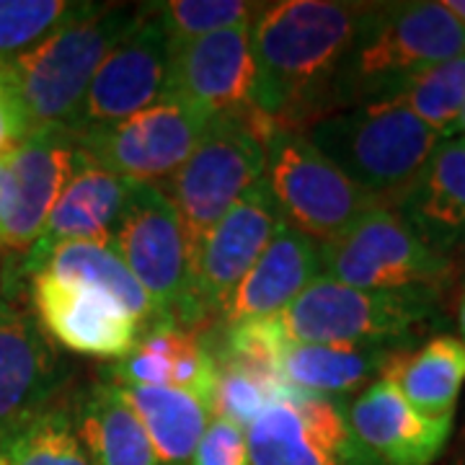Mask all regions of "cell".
Segmentation results:
<instances>
[{"label": "cell", "mask_w": 465, "mask_h": 465, "mask_svg": "<svg viewBox=\"0 0 465 465\" xmlns=\"http://www.w3.org/2000/svg\"><path fill=\"white\" fill-rule=\"evenodd\" d=\"M372 3L284 0L251 21L253 109L274 127L305 130L331 114L336 73L365 26Z\"/></svg>", "instance_id": "6da1fadb"}, {"label": "cell", "mask_w": 465, "mask_h": 465, "mask_svg": "<svg viewBox=\"0 0 465 465\" xmlns=\"http://www.w3.org/2000/svg\"><path fill=\"white\" fill-rule=\"evenodd\" d=\"M465 54V26L445 3H372L331 91V114L393 101L424 70Z\"/></svg>", "instance_id": "7a4b0ae2"}, {"label": "cell", "mask_w": 465, "mask_h": 465, "mask_svg": "<svg viewBox=\"0 0 465 465\" xmlns=\"http://www.w3.org/2000/svg\"><path fill=\"white\" fill-rule=\"evenodd\" d=\"M302 133L381 204L399 207L442 140L399 101L351 106Z\"/></svg>", "instance_id": "3957f363"}, {"label": "cell", "mask_w": 465, "mask_h": 465, "mask_svg": "<svg viewBox=\"0 0 465 465\" xmlns=\"http://www.w3.org/2000/svg\"><path fill=\"white\" fill-rule=\"evenodd\" d=\"M284 333L298 344L409 347L442 321L437 290H357L318 277L287 305Z\"/></svg>", "instance_id": "277c9868"}, {"label": "cell", "mask_w": 465, "mask_h": 465, "mask_svg": "<svg viewBox=\"0 0 465 465\" xmlns=\"http://www.w3.org/2000/svg\"><path fill=\"white\" fill-rule=\"evenodd\" d=\"M140 5H96L57 26L34 47L11 57L34 127H73L91 78L104 57L130 34Z\"/></svg>", "instance_id": "5b68a950"}, {"label": "cell", "mask_w": 465, "mask_h": 465, "mask_svg": "<svg viewBox=\"0 0 465 465\" xmlns=\"http://www.w3.org/2000/svg\"><path fill=\"white\" fill-rule=\"evenodd\" d=\"M269 127L259 112L213 116L186 161L158 183L182 223L189 256L246 189L264 179Z\"/></svg>", "instance_id": "8992f818"}, {"label": "cell", "mask_w": 465, "mask_h": 465, "mask_svg": "<svg viewBox=\"0 0 465 465\" xmlns=\"http://www.w3.org/2000/svg\"><path fill=\"white\" fill-rule=\"evenodd\" d=\"M264 182L280 217L316 243L339 238L367 210L381 204L302 130L272 124L264 134Z\"/></svg>", "instance_id": "52a82bcc"}, {"label": "cell", "mask_w": 465, "mask_h": 465, "mask_svg": "<svg viewBox=\"0 0 465 465\" xmlns=\"http://www.w3.org/2000/svg\"><path fill=\"white\" fill-rule=\"evenodd\" d=\"M452 256L430 246L396 207L367 210L347 232L321 243V277L357 290H442Z\"/></svg>", "instance_id": "ba28073f"}, {"label": "cell", "mask_w": 465, "mask_h": 465, "mask_svg": "<svg viewBox=\"0 0 465 465\" xmlns=\"http://www.w3.org/2000/svg\"><path fill=\"white\" fill-rule=\"evenodd\" d=\"M112 246L145 290L161 326L189 331L192 256L176 210L158 183H133Z\"/></svg>", "instance_id": "9c48e42d"}, {"label": "cell", "mask_w": 465, "mask_h": 465, "mask_svg": "<svg viewBox=\"0 0 465 465\" xmlns=\"http://www.w3.org/2000/svg\"><path fill=\"white\" fill-rule=\"evenodd\" d=\"M251 465H378L351 434L347 403L287 388L249 430Z\"/></svg>", "instance_id": "30bf717a"}, {"label": "cell", "mask_w": 465, "mask_h": 465, "mask_svg": "<svg viewBox=\"0 0 465 465\" xmlns=\"http://www.w3.org/2000/svg\"><path fill=\"white\" fill-rule=\"evenodd\" d=\"M280 223L274 197L264 179H259L202 238L192 251L189 333L215 323L225 300L262 256Z\"/></svg>", "instance_id": "8fae6325"}, {"label": "cell", "mask_w": 465, "mask_h": 465, "mask_svg": "<svg viewBox=\"0 0 465 465\" xmlns=\"http://www.w3.org/2000/svg\"><path fill=\"white\" fill-rule=\"evenodd\" d=\"M213 116L161 101L112 124L73 133L91 161L133 183H163L186 161Z\"/></svg>", "instance_id": "7c38bea8"}, {"label": "cell", "mask_w": 465, "mask_h": 465, "mask_svg": "<svg viewBox=\"0 0 465 465\" xmlns=\"http://www.w3.org/2000/svg\"><path fill=\"white\" fill-rule=\"evenodd\" d=\"M18 290H0V445L52 409L65 385V367Z\"/></svg>", "instance_id": "4fadbf2b"}, {"label": "cell", "mask_w": 465, "mask_h": 465, "mask_svg": "<svg viewBox=\"0 0 465 465\" xmlns=\"http://www.w3.org/2000/svg\"><path fill=\"white\" fill-rule=\"evenodd\" d=\"M171 45L153 5H140L130 34L104 57L91 78L70 133L112 124L161 104L166 91Z\"/></svg>", "instance_id": "5bb4252c"}, {"label": "cell", "mask_w": 465, "mask_h": 465, "mask_svg": "<svg viewBox=\"0 0 465 465\" xmlns=\"http://www.w3.org/2000/svg\"><path fill=\"white\" fill-rule=\"evenodd\" d=\"M75 153L78 145L67 127L45 124L5 158L11 202L0 231V259H5L3 269L14 272L32 251L70 179Z\"/></svg>", "instance_id": "9a60e30c"}, {"label": "cell", "mask_w": 465, "mask_h": 465, "mask_svg": "<svg viewBox=\"0 0 465 465\" xmlns=\"http://www.w3.org/2000/svg\"><path fill=\"white\" fill-rule=\"evenodd\" d=\"M161 101L183 104L207 116L256 112L251 21L171 47Z\"/></svg>", "instance_id": "2e32d148"}, {"label": "cell", "mask_w": 465, "mask_h": 465, "mask_svg": "<svg viewBox=\"0 0 465 465\" xmlns=\"http://www.w3.org/2000/svg\"><path fill=\"white\" fill-rule=\"evenodd\" d=\"M26 284L42 331L63 349L96 360H122L143 336L133 313L96 287L60 282L50 274H34Z\"/></svg>", "instance_id": "e0dca14e"}, {"label": "cell", "mask_w": 465, "mask_h": 465, "mask_svg": "<svg viewBox=\"0 0 465 465\" xmlns=\"http://www.w3.org/2000/svg\"><path fill=\"white\" fill-rule=\"evenodd\" d=\"M130 192H133V182L106 171L96 161H91L84 150H78L70 179L63 194L54 202L36 243L14 272L3 269V282H26L47 259V253L60 243H73V241L112 243L130 200Z\"/></svg>", "instance_id": "ac0fdd59"}, {"label": "cell", "mask_w": 465, "mask_h": 465, "mask_svg": "<svg viewBox=\"0 0 465 465\" xmlns=\"http://www.w3.org/2000/svg\"><path fill=\"white\" fill-rule=\"evenodd\" d=\"M347 416L351 434L378 465H432L448 445L455 419L419 414L385 378L351 401Z\"/></svg>", "instance_id": "d6986e66"}, {"label": "cell", "mask_w": 465, "mask_h": 465, "mask_svg": "<svg viewBox=\"0 0 465 465\" xmlns=\"http://www.w3.org/2000/svg\"><path fill=\"white\" fill-rule=\"evenodd\" d=\"M321 277V243L280 223L262 256L225 300L213 326L282 316L287 305ZM210 326V329H213ZM207 331V329H204Z\"/></svg>", "instance_id": "ffe728a7"}, {"label": "cell", "mask_w": 465, "mask_h": 465, "mask_svg": "<svg viewBox=\"0 0 465 465\" xmlns=\"http://www.w3.org/2000/svg\"><path fill=\"white\" fill-rule=\"evenodd\" d=\"M396 210L430 246L448 256L465 243V137L437 143Z\"/></svg>", "instance_id": "44dd1931"}, {"label": "cell", "mask_w": 465, "mask_h": 465, "mask_svg": "<svg viewBox=\"0 0 465 465\" xmlns=\"http://www.w3.org/2000/svg\"><path fill=\"white\" fill-rule=\"evenodd\" d=\"M381 378L393 382L419 414L450 419L455 416L465 382V344L458 336L440 333L421 347L396 349L382 367Z\"/></svg>", "instance_id": "7402d4cb"}, {"label": "cell", "mask_w": 465, "mask_h": 465, "mask_svg": "<svg viewBox=\"0 0 465 465\" xmlns=\"http://www.w3.org/2000/svg\"><path fill=\"white\" fill-rule=\"evenodd\" d=\"M70 414L91 465H158L148 434L116 382L104 378L85 388Z\"/></svg>", "instance_id": "603a6c76"}, {"label": "cell", "mask_w": 465, "mask_h": 465, "mask_svg": "<svg viewBox=\"0 0 465 465\" xmlns=\"http://www.w3.org/2000/svg\"><path fill=\"white\" fill-rule=\"evenodd\" d=\"M34 274H50L60 282L85 284V287H96L101 292L112 295L116 302H122L133 313L143 333L161 326L145 290L137 284L133 272L122 262V256L116 253L112 243H96V241L60 243L57 249L47 253V259Z\"/></svg>", "instance_id": "cb8c5ba5"}, {"label": "cell", "mask_w": 465, "mask_h": 465, "mask_svg": "<svg viewBox=\"0 0 465 465\" xmlns=\"http://www.w3.org/2000/svg\"><path fill=\"white\" fill-rule=\"evenodd\" d=\"M122 393L148 434L158 465L192 463V455L213 419L200 401L163 385L122 388Z\"/></svg>", "instance_id": "d4e9b609"}, {"label": "cell", "mask_w": 465, "mask_h": 465, "mask_svg": "<svg viewBox=\"0 0 465 465\" xmlns=\"http://www.w3.org/2000/svg\"><path fill=\"white\" fill-rule=\"evenodd\" d=\"M396 349L349 344H298L290 341L282 357L284 382L302 393L339 396L381 378Z\"/></svg>", "instance_id": "484cf974"}, {"label": "cell", "mask_w": 465, "mask_h": 465, "mask_svg": "<svg viewBox=\"0 0 465 465\" xmlns=\"http://www.w3.org/2000/svg\"><path fill=\"white\" fill-rule=\"evenodd\" d=\"M0 465H91L73 414L52 406L0 445Z\"/></svg>", "instance_id": "4316f807"}, {"label": "cell", "mask_w": 465, "mask_h": 465, "mask_svg": "<svg viewBox=\"0 0 465 465\" xmlns=\"http://www.w3.org/2000/svg\"><path fill=\"white\" fill-rule=\"evenodd\" d=\"M393 101L403 104L442 140L452 137L465 109V54L424 70Z\"/></svg>", "instance_id": "83f0119b"}, {"label": "cell", "mask_w": 465, "mask_h": 465, "mask_svg": "<svg viewBox=\"0 0 465 465\" xmlns=\"http://www.w3.org/2000/svg\"><path fill=\"white\" fill-rule=\"evenodd\" d=\"M150 5L161 21L171 47L231 29L238 24H249L262 8L256 3L243 0H166Z\"/></svg>", "instance_id": "f1b7e54d"}, {"label": "cell", "mask_w": 465, "mask_h": 465, "mask_svg": "<svg viewBox=\"0 0 465 465\" xmlns=\"http://www.w3.org/2000/svg\"><path fill=\"white\" fill-rule=\"evenodd\" d=\"M88 5L65 0H0V60L26 52L57 26L81 16Z\"/></svg>", "instance_id": "f546056e"}, {"label": "cell", "mask_w": 465, "mask_h": 465, "mask_svg": "<svg viewBox=\"0 0 465 465\" xmlns=\"http://www.w3.org/2000/svg\"><path fill=\"white\" fill-rule=\"evenodd\" d=\"M287 388V382L266 381L243 370H217L213 416L225 419L241 430H249L264 414L266 406L280 399Z\"/></svg>", "instance_id": "4dcf8cb0"}, {"label": "cell", "mask_w": 465, "mask_h": 465, "mask_svg": "<svg viewBox=\"0 0 465 465\" xmlns=\"http://www.w3.org/2000/svg\"><path fill=\"white\" fill-rule=\"evenodd\" d=\"M34 130L36 127L21 99V88L11 63L0 60V161H5Z\"/></svg>", "instance_id": "1f68e13d"}, {"label": "cell", "mask_w": 465, "mask_h": 465, "mask_svg": "<svg viewBox=\"0 0 465 465\" xmlns=\"http://www.w3.org/2000/svg\"><path fill=\"white\" fill-rule=\"evenodd\" d=\"M189 465H251L246 430L213 416Z\"/></svg>", "instance_id": "d6a6232c"}, {"label": "cell", "mask_w": 465, "mask_h": 465, "mask_svg": "<svg viewBox=\"0 0 465 465\" xmlns=\"http://www.w3.org/2000/svg\"><path fill=\"white\" fill-rule=\"evenodd\" d=\"M8 202H11V179H8L5 161H0V231H3L5 213H8Z\"/></svg>", "instance_id": "836d02e7"}, {"label": "cell", "mask_w": 465, "mask_h": 465, "mask_svg": "<svg viewBox=\"0 0 465 465\" xmlns=\"http://www.w3.org/2000/svg\"><path fill=\"white\" fill-rule=\"evenodd\" d=\"M445 8H448L450 14H452V16L458 18V21L465 26V0H448V3H445Z\"/></svg>", "instance_id": "e575fe53"}, {"label": "cell", "mask_w": 465, "mask_h": 465, "mask_svg": "<svg viewBox=\"0 0 465 465\" xmlns=\"http://www.w3.org/2000/svg\"><path fill=\"white\" fill-rule=\"evenodd\" d=\"M458 326H460V341L465 344V292H463V298H460V305H458Z\"/></svg>", "instance_id": "d590c367"}, {"label": "cell", "mask_w": 465, "mask_h": 465, "mask_svg": "<svg viewBox=\"0 0 465 465\" xmlns=\"http://www.w3.org/2000/svg\"><path fill=\"white\" fill-rule=\"evenodd\" d=\"M458 130H463L465 133V109H463V114H460V124H458Z\"/></svg>", "instance_id": "8d00e7d4"}, {"label": "cell", "mask_w": 465, "mask_h": 465, "mask_svg": "<svg viewBox=\"0 0 465 465\" xmlns=\"http://www.w3.org/2000/svg\"><path fill=\"white\" fill-rule=\"evenodd\" d=\"M452 465H465V455H463V458H458V460H455Z\"/></svg>", "instance_id": "74e56055"}, {"label": "cell", "mask_w": 465, "mask_h": 465, "mask_svg": "<svg viewBox=\"0 0 465 465\" xmlns=\"http://www.w3.org/2000/svg\"><path fill=\"white\" fill-rule=\"evenodd\" d=\"M0 277H3V269H0ZM0 290H3V282H0Z\"/></svg>", "instance_id": "f35d334b"}]
</instances>
